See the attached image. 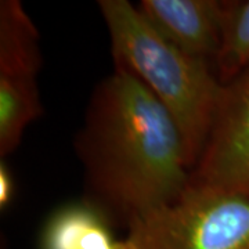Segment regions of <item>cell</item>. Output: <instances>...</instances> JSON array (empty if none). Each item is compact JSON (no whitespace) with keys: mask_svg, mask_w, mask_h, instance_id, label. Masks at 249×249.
Listing matches in <instances>:
<instances>
[{"mask_svg":"<svg viewBox=\"0 0 249 249\" xmlns=\"http://www.w3.org/2000/svg\"><path fill=\"white\" fill-rule=\"evenodd\" d=\"M73 148L82 198L115 227L176 202L190 186L175 121L142 80L116 65L93 90Z\"/></svg>","mask_w":249,"mask_h":249,"instance_id":"obj_1","label":"cell"},{"mask_svg":"<svg viewBox=\"0 0 249 249\" xmlns=\"http://www.w3.org/2000/svg\"><path fill=\"white\" fill-rule=\"evenodd\" d=\"M37 249H137V245L129 234L118 238L114 223L80 198L49 214L39 232Z\"/></svg>","mask_w":249,"mask_h":249,"instance_id":"obj_6","label":"cell"},{"mask_svg":"<svg viewBox=\"0 0 249 249\" xmlns=\"http://www.w3.org/2000/svg\"><path fill=\"white\" fill-rule=\"evenodd\" d=\"M190 186L249 199V70L223 85L212 132Z\"/></svg>","mask_w":249,"mask_h":249,"instance_id":"obj_4","label":"cell"},{"mask_svg":"<svg viewBox=\"0 0 249 249\" xmlns=\"http://www.w3.org/2000/svg\"><path fill=\"white\" fill-rule=\"evenodd\" d=\"M43 115V104L36 78L0 75V157H9L22 134Z\"/></svg>","mask_w":249,"mask_h":249,"instance_id":"obj_8","label":"cell"},{"mask_svg":"<svg viewBox=\"0 0 249 249\" xmlns=\"http://www.w3.org/2000/svg\"><path fill=\"white\" fill-rule=\"evenodd\" d=\"M16 196V178L10 166L1 160L0 162V209H7Z\"/></svg>","mask_w":249,"mask_h":249,"instance_id":"obj_10","label":"cell"},{"mask_svg":"<svg viewBox=\"0 0 249 249\" xmlns=\"http://www.w3.org/2000/svg\"><path fill=\"white\" fill-rule=\"evenodd\" d=\"M137 249H249V199L188 186L127 227Z\"/></svg>","mask_w":249,"mask_h":249,"instance_id":"obj_3","label":"cell"},{"mask_svg":"<svg viewBox=\"0 0 249 249\" xmlns=\"http://www.w3.org/2000/svg\"><path fill=\"white\" fill-rule=\"evenodd\" d=\"M137 9L170 45L213 64L220 45L222 0H142Z\"/></svg>","mask_w":249,"mask_h":249,"instance_id":"obj_5","label":"cell"},{"mask_svg":"<svg viewBox=\"0 0 249 249\" xmlns=\"http://www.w3.org/2000/svg\"><path fill=\"white\" fill-rule=\"evenodd\" d=\"M213 67L222 85L249 70V0H222L220 45Z\"/></svg>","mask_w":249,"mask_h":249,"instance_id":"obj_9","label":"cell"},{"mask_svg":"<svg viewBox=\"0 0 249 249\" xmlns=\"http://www.w3.org/2000/svg\"><path fill=\"white\" fill-rule=\"evenodd\" d=\"M111 40L114 65L150 89L178 126L190 172L212 132L223 85L212 62L170 45L127 0L97 1Z\"/></svg>","mask_w":249,"mask_h":249,"instance_id":"obj_2","label":"cell"},{"mask_svg":"<svg viewBox=\"0 0 249 249\" xmlns=\"http://www.w3.org/2000/svg\"><path fill=\"white\" fill-rule=\"evenodd\" d=\"M39 31L19 0L0 1V75L36 78L42 70Z\"/></svg>","mask_w":249,"mask_h":249,"instance_id":"obj_7","label":"cell"}]
</instances>
